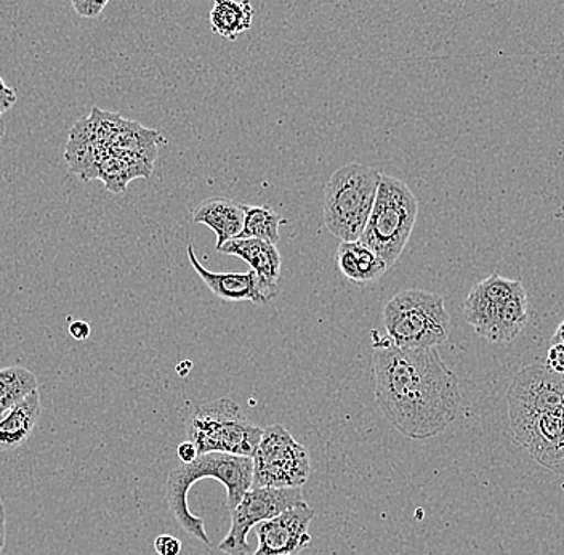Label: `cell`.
I'll list each match as a JSON object with an SVG mask.
<instances>
[{
    "mask_svg": "<svg viewBox=\"0 0 564 555\" xmlns=\"http://www.w3.org/2000/svg\"><path fill=\"white\" fill-rule=\"evenodd\" d=\"M218 253L239 257L256 271L257 277L271 286H278L281 275V254L276 244L253 238H235L225 243Z\"/></svg>",
    "mask_w": 564,
    "mask_h": 555,
    "instance_id": "cell-14",
    "label": "cell"
},
{
    "mask_svg": "<svg viewBox=\"0 0 564 555\" xmlns=\"http://www.w3.org/2000/svg\"><path fill=\"white\" fill-rule=\"evenodd\" d=\"M558 473H562V476H564V409H563V441H562V452H560Z\"/></svg>",
    "mask_w": 564,
    "mask_h": 555,
    "instance_id": "cell-28",
    "label": "cell"
},
{
    "mask_svg": "<svg viewBox=\"0 0 564 555\" xmlns=\"http://www.w3.org/2000/svg\"><path fill=\"white\" fill-rule=\"evenodd\" d=\"M176 455H178L182 465H189V462H193L194 459L199 456V452L196 450V445L192 444L189 440H186L178 445V448H176Z\"/></svg>",
    "mask_w": 564,
    "mask_h": 555,
    "instance_id": "cell-25",
    "label": "cell"
},
{
    "mask_svg": "<svg viewBox=\"0 0 564 555\" xmlns=\"http://www.w3.org/2000/svg\"><path fill=\"white\" fill-rule=\"evenodd\" d=\"M253 9L249 0H215L209 13L214 33L236 41L252 26Z\"/></svg>",
    "mask_w": 564,
    "mask_h": 555,
    "instance_id": "cell-16",
    "label": "cell"
},
{
    "mask_svg": "<svg viewBox=\"0 0 564 555\" xmlns=\"http://www.w3.org/2000/svg\"><path fill=\"white\" fill-rule=\"evenodd\" d=\"M383 327L397 348L436 349L449 339L451 314L443 296L405 289L383 307Z\"/></svg>",
    "mask_w": 564,
    "mask_h": 555,
    "instance_id": "cell-4",
    "label": "cell"
},
{
    "mask_svg": "<svg viewBox=\"0 0 564 555\" xmlns=\"http://www.w3.org/2000/svg\"><path fill=\"white\" fill-rule=\"evenodd\" d=\"M315 515V511L302 501L276 517L260 522L253 526L259 547L250 555H299L312 543L308 529Z\"/></svg>",
    "mask_w": 564,
    "mask_h": 555,
    "instance_id": "cell-10",
    "label": "cell"
},
{
    "mask_svg": "<svg viewBox=\"0 0 564 555\" xmlns=\"http://www.w3.org/2000/svg\"><path fill=\"white\" fill-rule=\"evenodd\" d=\"M74 12L83 18H97L104 12L109 0H69Z\"/></svg>",
    "mask_w": 564,
    "mask_h": 555,
    "instance_id": "cell-20",
    "label": "cell"
},
{
    "mask_svg": "<svg viewBox=\"0 0 564 555\" xmlns=\"http://www.w3.org/2000/svg\"><path fill=\"white\" fill-rule=\"evenodd\" d=\"M545 366L553 373L564 376V344L562 342H552L546 352Z\"/></svg>",
    "mask_w": 564,
    "mask_h": 555,
    "instance_id": "cell-21",
    "label": "cell"
},
{
    "mask_svg": "<svg viewBox=\"0 0 564 555\" xmlns=\"http://www.w3.org/2000/svg\"><path fill=\"white\" fill-rule=\"evenodd\" d=\"M338 270L355 286L379 281L390 268L372 249L361 242H341L335 256Z\"/></svg>",
    "mask_w": 564,
    "mask_h": 555,
    "instance_id": "cell-13",
    "label": "cell"
},
{
    "mask_svg": "<svg viewBox=\"0 0 564 555\" xmlns=\"http://www.w3.org/2000/svg\"><path fill=\"white\" fill-rule=\"evenodd\" d=\"M188 259L197 277L203 279L204 285L218 299L228 300V302H252L256 306H264V303L280 295V286L268 285L263 279L257 277L256 271L217 274V271L207 270L197 259L193 246H188Z\"/></svg>",
    "mask_w": 564,
    "mask_h": 555,
    "instance_id": "cell-11",
    "label": "cell"
},
{
    "mask_svg": "<svg viewBox=\"0 0 564 555\" xmlns=\"http://www.w3.org/2000/svg\"><path fill=\"white\" fill-rule=\"evenodd\" d=\"M252 458L227 452H206L197 456L189 465H180L172 470L165 483V500L180 529L189 538L210 544L203 519L189 511V488L203 479L218 480L227 488V504L231 511L252 487Z\"/></svg>",
    "mask_w": 564,
    "mask_h": 555,
    "instance_id": "cell-2",
    "label": "cell"
},
{
    "mask_svg": "<svg viewBox=\"0 0 564 555\" xmlns=\"http://www.w3.org/2000/svg\"><path fill=\"white\" fill-rule=\"evenodd\" d=\"M69 334L70 338L76 339V341H87V339L90 338L91 334L90 324H88L87 321L84 320L73 321V323L69 324Z\"/></svg>",
    "mask_w": 564,
    "mask_h": 555,
    "instance_id": "cell-24",
    "label": "cell"
},
{
    "mask_svg": "<svg viewBox=\"0 0 564 555\" xmlns=\"http://www.w3.org/2000/svg\"><path fill=\"white\" fill-rule=\"evenodd\" d=\"M6 509H3L2 500H0V554H2L3 546H6Z\"/></svg>",
    "mask_w": 564,
    "mask_h": 555,
    "instance_id": "cell-26",
    "label": "cell"
},
{
    "mask_svg": "<svg viewBox=\"0 0 564 555\" xmlns=\"http://www.w3.org/2000/svg\"><path fill=\"white\" fill-rule=\"evenodd\" d=\"M380 172L351 162L337 169L324 186V224L340 242H358L368 224Z\"/></svg>",
    "mask_w": 564,
    "mask_h": 555,
    "instance_id": "cell-3",
    "label": "cell"
},
{
    "mask_svg": "<svg viewBox=\"0 0 564 555\" xmlns=\"http://www.w3.org/2000/svg\"><path fill=\"white\" fill-rule=\"evenodd\" d=\"M376 402L388 423L411 440L435 437L456 420L458 377L436 349H401L372 332Z\"/></svg>",
    "mask_w": 564,
    "mask_h": 555,
    "instance_id": "cell-1",
    "label": "cell"
},
{
    "mask_svg": "<svg viewBox=\"0 0 564 555\" xmlns=\"http://www.w3.org/2000/svg\"><path fill=\"white\" fill-rule=\"evenodd\" d=\"M252 462L250 488H302L312 476L308 450L281 424L263 429Z\"/></svg>",
    "mask_w": 564,
    "mask_h": 555,
    "instance_id": "cell-7",
    "label": "cell"
},
{
    "mask_svg": "<svg viewBox=\"0 0 564 555\" xmlns=\"http://www.w3.org/2000/svg\"><path fill=\"white\" fill-rule=\"evenodd\" d=\"M302 488H250L235 509H231V529L218 549L227 555H250L249 535L253 526L270 521L288 509L302 503Z\"/></svg>",
    "mask_w": 564,
    "mask_h": 555,
    "instance_id": "cell-8",
    "label": "cell"
},
{
    "mask_svg": "<svg viewBox=\"0 0 564 555\" xmlns=\"http://www.w3.org/2000/svg\"><path fill=\"white\" fill-rule=\"evenodd\" d=\"M509 419L564 409V376L545 365L524 366L514 374L509 391Z\"/></svg>",
    "mask_w": 564,
    "mask_h": 555,
    "instance_id": "cell-9",
    "label": "cell"
},
{
    "mask_svg": "<svg viewBox=\"0 0 564 555\" xmlns=\"http://www.w3.org/2000/svg\"><path fill=\"white\" fill-rule=\"evenodd\" d=\"M262 434L229 398L197 405L186 420V435L199 455L227 452L252 458Z\"/></svg>",
    "mask_w": 564,
    "mask_h": 555,
    "instance_id": "cell-6",
    "label": "cell"
},
{
    "mask_svg": "<svg viewBox=\"0 0 564 555\" xmlns=\"http://www.w3.org/2000/svg\"><path fill=\"white\" fill-rule=\"evenodd\" d=\"M419 215L412 190L393 175H380L368 224L359 242L366 244L391 268L403 254Z\"/></svg>",
    "mask_w": 564,
    "mask_h": 555,
    "instance_id": "cell-5",
    "label": "cell"
},
{
    "mask_svg": "<svg viewBox=\"0 0 564 555\" xmlns=\"http://www.w3.org/2000/svg\"><path fill=\"white\" fill-rule=\"evenodd\" d=\"M6 136H7L6 121H3V118H0V148H2L3 140H6Z\"/></svg>",
    "mask_w": 564,
    "mask_h": 555,
    "instance_id": "cell-29",
    "label": "cell"
},
{
    "mask_svg": "<svg viewBox=\"0 0 564 555\" xmlns=\"http://www.w3.org/2000/svg\"><path fill=\"white\" fill-rule=\"evenodd\" d=\"M41 394L34 391L17 403L6 416L0 417V451H13L23 447L41 417Z\"/></svg>",
    "mask_w": 564,
    "mask_h": 555,
    "instance_id": "cell-15",
    "label": "cell"
},
{
    "mask_svg": "<svg viewBox=\"0 0 564 555\" xmlns=\"http://www.w3.org/2000/svg\"><path fill=\"white\" fill-rule=\"evenodd\" d=\"M278 555H291V554H278Z\"/></svg>",
    "mask_w": 564,
    "mask_h": 555,
    "instance_id": "cell-30",
    "label": "cell"
},
{
    "mask_svg": "<svg viewBox=\"0 0 564 555\" xmlns=\"http://www.w3.org/2000/svg\"><path fill=\"white\" fill-rule=\"evenodd\" d=\"M17 104V92L0 77V118Z\"/></svg>",
    "mask_w": 564,
    "mask_h": 555,
    "instance_id": "cell-23",
    "label": "cell"
},
{
    "mask_svg": "<svg viewBox=\"0 0 564 555\" xmlns=\"http://www.w3.org/2000/svg\"><path fill=\"white\" fill-rule=\"evenodd\" d=\"M529 318V306L527 291L520 292L506 303L499 307L496 321L486 339L496 344L511 342L527 327Z\"/></svg>",
    "mask_w": 564,
    "mask_h": 555,
    "instance_id": "cell-17",
    "label": "cell"
},
{
    "mask_svg": "<svg viewBox=\"0 0 564 555\" xmlns=\"http://www.w3.org/2000/svg\"><path fill=\"white\" fill-rule=\"evenodd\" d=\"M284 218L268 206H246L245 225L238 238L262 239V242L280 243V225Z\"/></svg>",
    "mask_w": 564,
    "mask_h": 555,
    "instance_id": "cell-19",
    "label": "cell"
},
{
    "mask_svg": "<svg viewBox=\"0 0 564 555\" xmlns=\"http://www.w3.org/2000/svg\"><path fill=\"white\" fill-rule=\"evenodd\" d=\"M154 551L159 555H180L182 553V541L172 535H159L154 540Z\"/></svg>",
    "mask_w": 564,
    "mask_h": 555,
    "instance_id": "cell-22",
    "label": "cell"
},
{
    "mask_svg": "<svg viewBox=\"0 0 564 555\" xmlns=\"http://www.w3.org/2000/svg\"><path fill=\"white\" fill-rule=\"evenodd\" d=\"M193 222L209 226L217 235L215 249L220 250L225 243L238 238L241 233L245 225V204L236 203L228 198H209L194 209Z\"/></svg>",
    "mask_w": 564,
    "mask_h": 555,
    "instance_id": "cell-12",
    "label": "cell"
},
{
    "mask_svg": "<svg viewBox=\"0 0 564 555\" xmlns=\"http://www.w3.org/2000/svg\"><path fill=\"white\" fill-rule=\"evenodd\" d=\"M37 377L24 366L0 370V417L7 415L17 403L37 391Z\"/></svg>",
    "mask_w": 564,
    "mask_h": 555,
    "instance_id": "cell-18",
    "label": "cell"
},
{
    "mask_svg": "<svg viewBox=\"0 0 564 555\" xmlns=\"http://www.w3.org/2000/svg\"><path fill=\"white\" fill-rule=\"evenodd\" d=\"M552 342H562V344H564V320L558 324V328H556Z\"/></svg>",
    "mask_w": 564,
    "mask_h": 555,
    "instance_id": "cell-27",
    "label": "cell"
}]
</instances>
